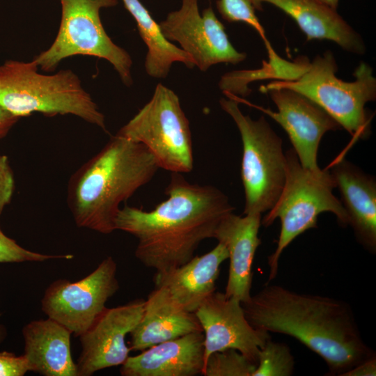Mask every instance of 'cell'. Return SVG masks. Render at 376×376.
<instances>
[{
  "mask_svg": "<svg viewBox=\"0 0 376 376\" xmlns=\"http://www.w3.org/2000/svg\"><path fill=\"white\" fill-rule=\"evenodd\" d=\"M116 134L143 144L159 168L180 173L193 169L189 120L178 96L161 83L149 102Z\"/></svg>",
  "mask_w": 376,
  "mask_h": 376,
  "instance_id": "9",
  "label": "cell"
},
{
  "mask_svg": "<svg viewBox=\"0 0 376 376\" xmlns=\"http://www.w3.org/2000/svg\"><path fill=\"white\" fill-rule=\"evenodd\" d=\"M6 336V329L2 324H0V343L4 340Z\"/></svg>",
  "mask_w": 376,
  "mask_h": 376,
  "instance_id": "33",
  "label": "cell"
},
{
  "mask_svg": "<svg viewBox=\"0 0 376 376\" xmlns=\"http://www.w3.org/2000/svg\"><path fill=\"white\" fill-rule=\"evenodd\" d=\"M144 304V299H138L125 305L106 308L79 336L81 352L76 363L77 376H90L125 362L131 351L125 338L140 321Z\"/></svg>",
  "mask_w": 376,
  "mask_h": 376,
  "instance_id": "14",
  "label": "cell"
},
{
  "mask_svg": "<svg viewBox=\"0 0 376 376\" xmlns=\"http://www.w3.org/2000/svg\"><path fill=\"white\" fill-rule=\"evenodd\" d=\"M277 107L278 111L258 107L277 122L286 132L301 165L319 171L318 152L323 135L342 127L316 103L306 96L287 88L264 91Z\"/></svg>",
  "mask_w": 376,
  "mask_h": 376,
  "instance_id": "12",
  "label": "cell"
},
{
  "mask_svg": "<svg viewBox=\"0 0 376 376\" xmlns=\"http://www.w3.org/2000/svg\"><path fill=\"white\" fill-rule=\"evenodd\" d=\"M195 314L204 335V364L212 353L234 349L257 365L260 350L271 337L251 325L240 301L215 291Z\"/></svg>",
  "mask_w": 376,
  "mask_h": 376,
  "instance_id": "13",
  "label": "cell"
},
{
  "mask_svg": "<svg viewBox=\"0 0 376 376\" xmlns=\"http://www.w3.org/2000/svg\"><path fill=\"white\" fill-rule=\"evenodd\" d=\"M118 289L117 265L108 256L79 281L60 279L52 283L42 298L41 308L48 318L79 336L104 311L107 301Z\"/></svg>",
  "mask_w": 376,
  "mask_h": 376,
  "instance_id": "10",
  "label": "cell"
},
{
  "mask_svg": "<svg viewBox=\"0 0 376 376\" xmlns=\"http://www.w3.org/2000/svg\"><path fill=\"white\" fill-rule=\"evenodd\" d=\"M165 194L168 198L153 210L125 205L115 220L116 230L137 239L136 258L159 274L191 260L199 244L213 238L221 220L234 210L221 190L191 184L180 173L171 172Z\"/></svg>",
  "mask_w": 376,
  "mask_h": 376,
  "instance_id": "1",
  "label": "cell"
},
{
  "mask_svg": "<svg viewBox=\"0 0 376 376\" xmlns=\"http://www.w3.org/2000/svg\"><path fill=\"white\" fill-rule=\"evenodd\" d=\"M222 97L219 104L234 120L242 142L241 178L244 214L268 212L278 200L285 181L286 158L282 140L263 116L253 120L239 108V100Z\"/></svg>",
  "mask_w": 376,
  "mask_h": 376,
  "instance_id": "7",
  "label": "cell"
},
{
  "mask_svg": "<svg viewBox=\"0 0 376 376\" xmlns=\"http://www.w3.org/2000/svg\"><path fill=\"white\" fill-rule=\"evenodd\" d=\"M159 24L165 38L178 42L201 71L220 63L236 65L246 57L230 43L212 7L200 14L198 0H182L180 8Z\"/></svg>",
  "mask_w": 376,
  "mask_h": 376,
  "instance_id": "11",
  "label": "cell"
},
{
  "mask_svg": "<svg viewBox=\"0 0 376 376\" xmlns=\"http://www.w3.org/2000/svg\"><path fill=\"white\" fill-rule=\"evenodd\" d=\"M15 189L13 169L6 155L0 154V217L10 203Z\"/></svg>",
  "mask_w": 376,
  "mask_h": 376,
  "instance_id": "28",
  "label": "cell"
},
{
  "mask_svg": "<svg viewBox=\"0 0 376 376\" xmlns=\"http://www.w3.org/2000/svg\"><path fill=\"white\" fill-rule=\"evenodd\" d=\"M322 4H324L334 10H336L338 6L339 0H314Z\"/></svg>",
  "mask_w": 376,
  "mask_h": 376,
  "instance_id": "32",
  "label": "cell"
},
{
  "mask_svg": "<svg viewBox=\"0 0 376 376\" xmlns=\"http://www.w3.org/2000/svg\"><path fill=\"white\" fill-rule=\"evenodd\" d=\"M72 255H49L23 248L0 228V263L43 262L52 259H71Z\"/></svg>",
  "mask_w": 376,
  "mask_h": 376,
  "instance_id": "27",
  "label": "cell"
},
{
  "mask_svg": "<svg viewBox=\"0 0 376 376\" xmlns=\"http://www.w3.org/2000/svg\"><path fill=\"white\" fill-rule=\"evenodd\" d=\"M204 335L194 332L164 341L130 357L122 376H196L204 368Z\"/></svg>",
  "mask_w": 376,
  "mask_h": 376,
  "instance_id": "16",
  "label": "cell"
},
{
  "mask_svg": "<svg viewBox=\"0 0 376 376\" xmlns=\"http://www.w3.org/2000/svg\"><path fill=\"white\" fill-rule=\"evenodd\" d=\"M228 258L226 246L218 244L202 256L166 273H155L156 287H164L185 309L195 313L216 290L221 265Z\"/></svg>",
  "mask_w": 376,
  "mask_h": 376,
  "instance_id": "19",
  "label": "cell"
},
{
  "mask_svg": "<svg viewBox=\"0 0 376 376\" xmlns=\"http://www.w3.org/2000/svg\"><path fill=\"white\" fill-rule=\"evenodd\" d=\"M29 370L25 356L8 352H0V376H23Z\"/></svg>",
  "mask_w": 376,
  "mask_h": 376,
  "instance_id": "29",
  "label": "cell"
},
{
  "mask_svg": "<svg viewBox=\"0 0 376 376\" xmlns=\"http://www.w3.org/2000/svg\"><path fill=\"white\" fill-rule=\"evenodd\" d=\"M61 19L57 35L49 47L33 61L45 72H52L64 59L77 55L109 61L127 86L132 84L130 54L106 33L100 13L119 0H59Z\"/></svg>",
  "mask_w": 376,
  "mask_h": 376,
  "instance_id": "8",
  "label": "cell"
},
{
  "mask_svg": "<svg viewBox=\"0 0 376 376\" xmlns=\"http://www.w3.org/2000/svg\"><path fill=\"white\" fill-rule=\"evenodd\" d=\"M217 8L224 19L229 22L246 23L258 31L265 45L269 43L255 13L256 9L251 0H217Z\"/></svg>",
  "mask_w": 376,
  "mask_h": 376,
  "instance_id": "26",
  "label": "cell"
},
{
  "mask_svg": "<svg viewBox=\"0 0 376 376\" xmlns=\"http://www.w3.org/2000/svg\"><path fill=\"white\" fill-rule=\"evenodd\" d=\"M375 376L376 375L375 354L358 363L344 373L341 376Z\"/></svg>",
  "mask_w": 376,
  "mask_h": 376,
  "instance_id": "30",
  "label": "cell"
},
{
  "mask_svg": "<svg viewBox=\"0 0 376 376\" xmlns=\"http://www.w3.org/2000/svg\"><path fill=\"white\" fill-rule=\"evenodd\" d=\"M242 306L254 328L290 336L319 355L328 375L341 376L375 354L345 301L267 285Z\"/></svg>",
  "mask_w": 376,
  "mask_h": 376,
  "instance_id": "2",
  "label": "cell"
},
{
  "mask_svg": "<svg viewBox=\"0 0 376 376\" xmlns=\"http://www.w3.org/2000/svg\"><path fill=\"white\" fill-rule=\"evenodd\" d=\"M260 214H226L218 224L214 235L224 244L230 261L228 281L224 294L241 303L251 297L252 265L261 240L258 237L261 226Z\"/></svg>",
  "mask_w": 376,
  "mask_h": 376,
  "instance_id": "15",
  "label": "cell"
},
{
  "mask_svg": "<svg viewBox=\"0 0 376 376\" xmlns=\"http://www.w3.org/2000/svg\"><path fill=\"white\" fill-rule=\"evenodd\" d=\"M19 118L0 105V140L8 134Z\"/></svg>",
  "mask_w": 376,
  "mask_h": 376,
  "instance_id": "31",
  "label": "cell"
},
{
  "mask_svg": "<svg viewBox=\"0 0 376 376\" xmlns=\"http://www.w3.org/2000/svg\"><path fill=\"white\" fill-rule=\"evenodd\" d=\"M269 61H263L260 69L251 70H235L224 74L219 82V88L226 96L246 97L251 90L249 83L263 79H276L283 81L294 80L297 74V63L288 61L279 56L270 44L266 45Z\"/></svg>",
  "mask_w": 376,
  "mask_h": 376,
  "instance_id": "23",
  "label": "cell"
},
{
  "mask_svg": "<svg viewBox=\"0 0 376 376\" xmlns=\"http://www.w3.org/2000/svg\"><path fill=\"white\" fill-rule=\"evenodd\" d=\"M333 53L326 52L308 63L304 72L292 81H273L260 91L287 88L296 91L322 108L355 140L368 138L371 116L365 109L367 102L376 99V79L372 68L361 62L352 82L338 79Z\"/></svg>",
  "mask_w": 376,
  "mask_h": 376,
  "instance_id": "6",
  "label": "cell"
},
{
  "mask_svg": "<svg viewBox=\"0 0 376 376\" xmlns=\"http://www.w3.org/2000/svg\"><path fill=\"white\" fill-rule=\"evenodd\" d=\"M286 175L281 194L274 205L261 219L267 227L279 218L281 231L274 251L268 256L269 281L275 279L281 256L285 248L306 230L317 228L320 214H334L339 224H349V218L341 201L334 194L336 187L328 169L313 171L304 168L293 149L285 153Z\"/></svg>",
  "mask_w": 376,
  "mask_h": 376,
  "instance_id": "5",
  "label": "cell"
},
{
  "mask_svg": "<svg viewBox=\"0 0 376 376\" xmlns=\"http://www.w3.org/2000/svg\"><path fill=\"white\" fill-rule=\"evenodd\" d=\"M256 10L263 3L274 6L291 17L305 33L307 40L326 39L343 49L363 54L366 45L362 37L334 10L314 0H251Z\"/></svg>",
  "mask_w": 376,
  "mask_h": 376,
  "instance_id": "20",
  "label": "cell"
},
{
  "mask_svg": "<svg viewBox=\"0 0 376 376\" xmlns=\"http://www.w3.org/2000/svg\"><path fill=\"white\" fill-rule=\"evenodd\" d=\"M122 1L136 21L139 33L147 46L145 69L149 76L165 78L175 62L182 63L190 69L195 66L188 54L165 38L159 24L139 0Z\"/></svg>",
  "mask_w": 376,
  "mask_h": 376,
  "instance_id": "22",
  "label": "cell"
},
{
  "mask_svg": "<svg viewBox=\"0 0 376 376\" xmlns=\"http://www.w3.org/2000/svg\"><path fill=\"white\" fill-rule=\"evenodd\" d=\"M194 332H203L195 313L185 309L165 288L156 287L145 300L141 318L130 334V348L143 351Z\"/></svg>",
  "mask_w": 376,
  "mask_h": 376,
  "instance_id": "17",
  "label": "cell"
},
{
  "mask_svg": "<svg viewBox=\"0 0 376 376\" xmlns=\"http://www.w3.org/2000/svg\"><path fill=\"white\" fill-rule=\"evenodd\" d=\"M357 240L368 251H376V182L345 159L334 161L329 171Z\"/></svg>",
  "mask_w": 376,
  "mask_h": 376,
  "instance_id": "18",
  "label": "cell"
},
{
  "mask_svg": "<svg viewBox=\"0 0 376 376\" xmlns=\"http://www.w3.org/2000/svg\"><path fill=\"white\" fill-rule=\"evenodd\" d=\"M256 364L239 351L227 349L216 352L206 360L202 372L205 376H252Z\"/></svg>",
  "mask_w": 376,
  "mask_h": 376,
  "instance_id": "25",
  "label": "cell"
},
{
  "mask_svg": "<svg viewBox=\"0 0 376 376\" xmlns=\"http://www.w3.org/2000/svg\"><path fill=\"white\" fill-rule=\"evenodd\" d=\"M159 169L143 144L116 134L70 178L67 203L75 224L111 233L120 203L149 182Z\"/></svg>",
  "mask_w": 376,
  "mask_h": 376,
  "instance_id": "3",
  "label": "cell"
},
{
  "mask_svg": "<svg viewBox=\"0 0 376 376\" xmlns=\"http://www.w3.org/2000/svg\"><path fill=\"white\" fill-rule=\"evenodd\" d=\"M294 368L295 359L290 347L270 338L260 350L252 376H290Z\"/></svg>",
  "mask_w": 376,
  "mask_h": 376,
  "instance_id": "24",
  "label": "cell"
},
{
  "mask_svg": "<svg viewBox=\"0 0 376 376\" xmlns=\"http://www.w3.org/2000/svg\"><path fill=\"white\" fill-rule=\"evenodd\" d=\"M33 61L0 65V105L19 118L70 114L107 132L105 117L71 70L43 75Z\"/></svg>",
  "mask_w": 376,
  "mask_h": 376,
  "instance_id": "4",
  "label": "cell"
},
{
  "mask_svg": "<svg viewBox=\"0 0 376 376\" xmlns=\"http://www.w3.org/2000/svg\"><path fill=\"white\" fill-rule=\"evenodd\" d=\"M72 332L47 318L33 320L22 329L29 370L44 376H77L70 345Z\"/></svg>",
  "mask_w": 376,
  "mask_h": 376,
  "instance_id": "21",
  "label": "cell"
}]
</instances>
